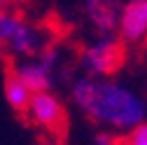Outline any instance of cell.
<instances>
[{
    "label": "cell",
    "mask_w": 147,
    "mask_h": 145,
    "mask_svg": "<svg viewBox=\"0 0 147 145\" xmlns=\"http://www.w3.org/2000/svg\"><path fill=\"white\" fill-rule=\"evenodd\" d=\"M117 35L124 45H142L147 42V0H124Z\"/></svg>",
    "instance_id": "obj_6"
},
{
    "label": "cell",
    "mask_w": 147,
    "mask_h": 145,
    "mask_svg": "<svg viewBox=\"0 0 147 145\" xmlns=\"http://www.w3.org/2000/svg\"><path fill=\"white\" fill-rule=\"evenodd\" d=\"M3 94H5V101L7 105L16 115H26L28 110V103L33 98V89L16 75V70H9L7 77H5V84H3Z\"/></svg>",
    "instance_id": "obj_8"
},
{
    "label": "cell",
    "mask_w": 147,
    "mask_h": 145,
    "mask_svg": "<svg viewBox=\"0 0 147 145\" xmlns=\"http://www.w3.org/2000/svg\"><path fill=\"white\" fill-rule=\"evenodd\" d=\"M124 42L115 33H96V40L84 45L77 66L84 75L110 77L124 66Z\"/></svg>",
    "instance_id": "obj_2"
},
{
    "label": "cell",
    "mask_w": 147,
    "mask_h": 145,
    "mask_svg": "<svg viewBox=\"0 0 147 145\" xmlns=\"http://www.w3.org/2000/svg\"><path fill=\"white\" fill-rule=\"evenodd\" d=\"M121 143V136L115 133V131H107V129H100L94 133V145H119Z\"/></svg>",
    "instance_id": "obj_10"
},
{
    "label": "cell",
    "mask_w": 147,
    "mask_h": 145,
    "mask_svg": "<svg viewBox=\"0 0 147 145\" xmlns=\"http://www.w3.org/2000/svg\"><path fill=\"white\" fill-rule=\"evenodd\" d=\"M14 70L33 91H51L61 75V51L56 47H45L35 56L21 59Z\"/></svg>",
    "instance_id": "obj_4"
},
{
    "label": "cell",
    "mask_w": 147,
    "mask_h": 145,
    "mask_svg": "<svg viewBox=\"0 0 147 145\" xmlns=\"http://www.w3.org/2000/svg\"><path fill=\"white\" fill-rule=\"evenodd\" d=\"M26 115L35 126L45 129L49 136H61L68 124V110L63 101L54 94V89L51 91H33Z\"/></svg>",
    "instance_id": "obj_5"
},
{
    "label": "cell",
    "mask_w": 147,
    "mask_h": 145,
    "mask_svg": "<svg viewBox=\"0 0 147 145\" xmlns=\"http://www.w3.org/2000/svg\"><path fill=\"white\" fill-rule=\"evenodd\" d=\"M70 101L100 129L126 136L147 119V96L136 87L110 77L82 75L70 84Z\"/></svg>",
    "instance_id": "obj_1"
},
{
    "label": "cell",
    "mask_w": 147,
    "mask_h": 145,
    "mask_svg": "<svg viewBox=\"0 0 147 145\" xmlns=\"http://www.w3.org/2000/svg\"><path fill=\"white\" fill-rule=\"evenodd\" d=\"M3 42H5V49H9L14 56L28 59L42 51L45 47H49V35L40 26L28 24L21 16L7 12L3 24Z\"/></svg>",
    "instance_id": "obj_3"
},
{
    "label": "cell",
    "mask_w": 147,
    "mask_h": 145,
    "mask_svg": "<svg viewBox=\"0 0 147 145\" xmlns=\"http://www.w3.org/2000/svg\"><path fill=\"white\" fill-rule=\"evenodd\" d=\"M119 145H124V143H119Z\"/></svg>",
    "instance_id": "obj_12"
},
{
    "label": "cell",
    "mask_w": 147,
    "mask_h": 145,
    "mask_svg": "<svg viewBox=\"0 0 147 145\" xmlns=\"http://www.w3.org/2000/svg\"><path fill=\"white\" fill-rule=\"evenodd\" d=\"M124 0H84L86 19L96 33H115Z\"/></svg>",
    "instance_id": "obj_7"
},
{
    "label": "cell",
    "mask_w": 147,
    "mask_h": 145,
    "mask_svg": "<svg viewBox=\"0 0 147 145\" xmlns=\"http://www.w3.org/2000/svg\"><path fill=\"white\" fill-rule=\"evenodd\" d=\"M38 145H63V143H61V140H59L56 136H49V138H45V140H40Z\"/></svg>",
    "instance_id": "obj_11"
},
{
    "label": "cell",
    "mask_w": 147,
    "mask_h": 145,
    "mask_svg": "<svg viewBox=\"0 0 147 145\" xmlns=\"http://www.w3.org/2000/svg\"><path fill=\"white\" fill-rule=\"evenodd\" d=\"M124 145H147V119L140 122L136 129H131L126 136H121Z\"/></svg>",
    "instance_id": "obj_9"
}]
</instances>
